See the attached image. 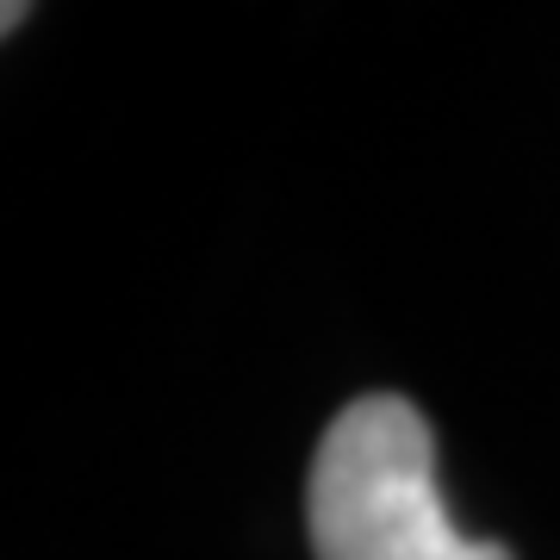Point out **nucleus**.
<instances>
[{"label":"nucleus","instance_id":"f257e3e1","mask_svg":"<svg viewBox=\"0 0 560 560\" xmlns=\"http://www.w3.org/2000/svg\"><path fill=\"white\" fill-rule=\"evenodd\" d=\"M305 517L318 560H511V548L455 529L436 492L430 423L399 393L337 411L312 460Z\"/></svg>","mask_w":560,"mask_h":560}]
</instances>
